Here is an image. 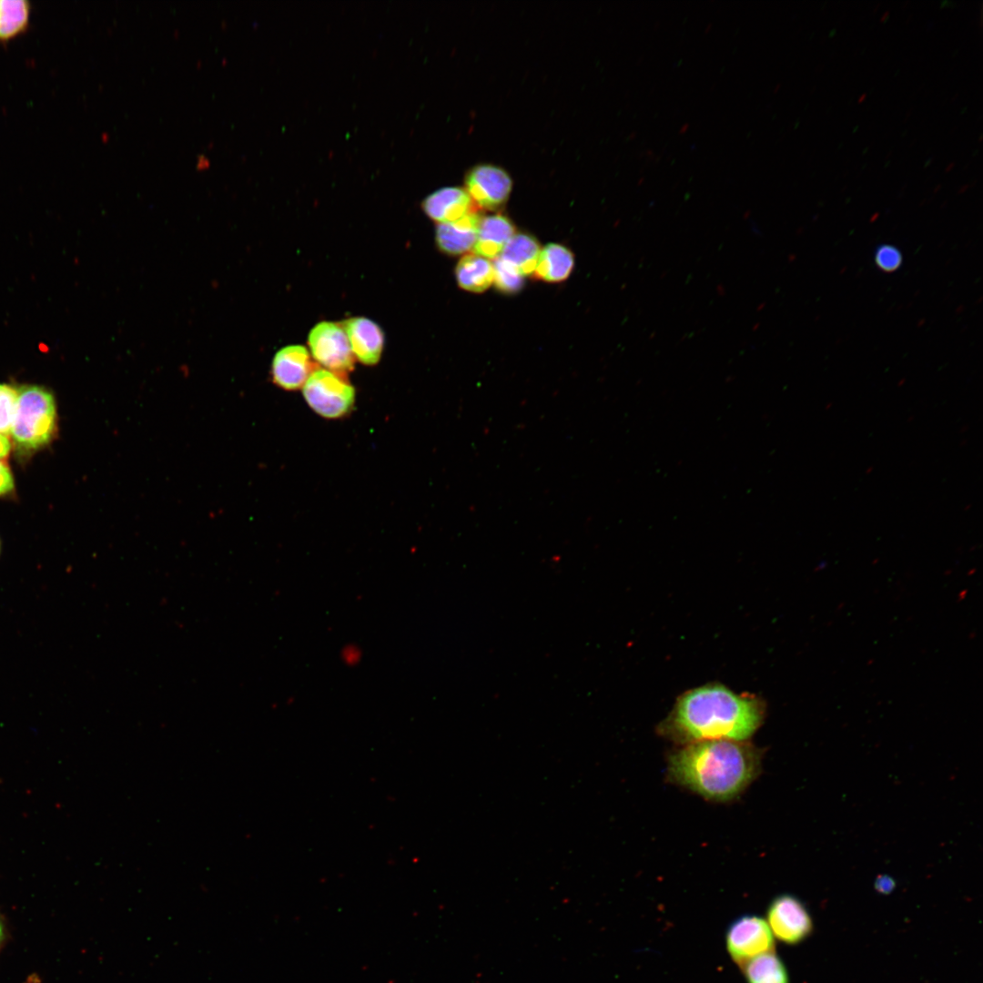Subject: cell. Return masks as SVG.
I'll return each instance as SVG.
<instances>
[{"mask_svg": "<svg viewBox=\"0 0 983 983\" xmlns=\"http://www.w3.org/2000/svg\"><path fill=\"white\" fill-rule=\"evenodd\" d=\"M574 265L572 251L566 247L550 243L540 253L533 276L546 282H560L566 279Z\"/></svg>", "mask_w": 983, "mask_h": 983, "instance_id": "cell-14", "label": "cell"}, {"mask_svg": "<svg viewBox=\"0 0 983 983\" xmlns=\"http://www.w3.org/2000/svg\"><path fill=\"white\" fill-rule=\"evenodd\" d=\"M981 140H982V136L979 137L978 141L980 142Z\"/></svg>", "mask_w": 983, "mask_h": 983, "instance_id": "cell-35", "label": "cell"}, {"mask_svg": "<svg viewBox=\"0 0 983 983\" xmlns=\"http://www.w3.org/2000/svg\"><path fill=\"white\" fill-rule=\"evenodd\" d=\"M540 253L536 238L526 233H515L498 257L525 276L533 273Z\"/></svg>", "mask_w": 983, "mask_h": 983, "instance_id": "cell-16", "label": "cell"}, {"mask_svg": "<svg viewBox=\"0 0 983 983\" xmlns=\"http://www.w3.org/2000/svg\"><path fill=\"white\" fill-rule=\"evenodd\" d=\"M341 325L354 357L365 365L377 364L385 341L381 328L365 317L350 318L341 322Z\"/></svg>", "mask_w": 983, "mask_h": 983, "instance_id": "cell-10", "label": "cell"}, {"mask_svg": "<svg viewBox=\"0 0 983 983\" xmlns=\"http://www.w3.org/2000/svg\"><path fill=\"white\" fill-rule=\"evenodd\" d=\"M958 94H956V95H955V96H953V97L951 98V100H952V101H953V100H956V99H957V97H958Z\"/></svg>", "mask_w": 983, "mask_h": 983, "instance_id": "cell-33", "label": "cell"}, {"mask_svg": "<svg viewBox=\"0 0 983 983\" xmlns=\"http://www.w3.org/2000/svg\"><path fill=\"white\" fill-rule=\"evenodd\" d=\"M780 86H781V84L776 85L775 89L774 92H776L778 90V88L780 87Z\"/></svg>", "mask_w": 983, "mask_h": 983, "instance_id": "cell-32", "label": "cell"}, {"mask_svg": "<svg viewBox=\"0 0 983 983\" xmlns=\"http://www.w3.org/2000/svg\"><path fill=\"white\" fill-rule=\"evenodd\" d=\"M4 937H5V929H4V925L2 923V920L0 918V946H1L2 942H3V940H4Z\"/></svg>", "mask_w": 983, "mask_h": 983, "instance_id": "cell-25", "label": "cell"}, {"mask_svg": "<svg viewBox=\"0 0 983 983\" xmlns=\"http://www.w3.org/2000/svg\"><path fill=\"white\" fill-rule=\"evenodd\" d=\"M308 345L314 360L340 376L354 368L355 357L341 323L321 321L309 333Z\"/></svg>", "mask_w": 983, "mask_h": 983, "instance_id": "cell-5", "label": "cell"}, {"mask_svg": "<svg viewBox=\"0 0 983 983\" xmlns=\"http://www.w3.org/2000/svg\"><path fill=\"white\" fill-rule=\"evenodd\" d=\"M879 5H880V3H877V5L875 6L874 12H876L877 10Z\"/></svg>", "mask_w": 983, "mask_h": 983, "instance_id": "cell-31", "label": "cell"}, {"mask_svg": "<svg viewBox=\"0 0 983 983\" xmlns=\"http://www.w3.org/2000/svg\"><path fill=\"white\" fill-rule=\"evenodd\" d=\"M891 153H892V151H889V152H888V154H887V157H886V159H887V158L888 157H890V156H891Z\"/></svg>", "mask_w": 983, "mask_h": 983, "instance_id": "cell-34", "label": "cell"}, {"mask_svg": "<svg viewBox=\"0 0 983 983\" xmlns=\"http://www.w3.org/2000/svg\"><path fill=\"white\" fill-rule=\"evenodd\" d=\"M493 265V282L505 293H515L523 286V275L512 265L497 257Z\"/></svg>", "mask_w": 983, "mask_h": 983, "instance_id": "cell-19", "label": "cell"}, {"mask_svg": "<svg viewBox=\"0 0 983 983\" xmlns=\"http://www.w3.org/2000/svg\"><path fill=\"white\" fill-rule=\"evenodd\" d=\"M422 209L430 218L441 224L459 220L479 208L464 188L445 187L426 197Z\"/></svg>", "mask_w": 983, "mask_h": 983, "instance_id": "cell-11", "label": "cell"}, {"mask_svg": "<svg viewBox=\"0 0 983 983\" xmlns=\"http://www.w3.org/2000/svg\"><path fill=\"white\" fill-rule=\"evenodd\" d=\"M687 127H688V124H685V125H684V127H682V129H681V133H684V132H685V130H686V128H687Z\"/></svg>", "mask_w": 983, "mask_h": 983, "instance_id": "cell-30", "label": "cell"}, {"mask_svg": "<svg viewBox=\"0 0 983 983\" xmlns=\"http://www.w3.org/2000/svg\"><path fill=\"white\" fill-rule=\"evenodd\" d=\"M316 369L306 347L289 345L275 354L271 362L270 376L277 386L287 390H294L303 386Z\"/></svg>", "mask_w": 983, "mask_h": 983, "instance_id": "cell-9", "label": "cell"}, {"mask_svg": "<svg viewBox=\"0 0 983 983\" xmlns=\"http://www.w3.org/2000/svg\"><path fill=\"white\" fill-rule=\"evenodd\" d=\"M478 210L450 223L438 224L436 243L439 249L451 256L461 255L472 249L481 219Z\"/></svg>", "mask_w": 983, "mask_h": 983, "instance_id": "cell-12", "label": "cell"}, {"mask_svg": "<svg viewBox=\"0 0 983 983\" xmlns=\"http://www.w3.org/2000/svg\"><path fill=\"white\" fill-rule=\"evenodd\" d=\"M56 427V408L52 393L40 386L18 390L11 436L17 448L25 451L48 444Z\"/></svg>", "mask_w": 983, "mask_h": 983, "instance_id": "cell-3", "label": "cell"}, {"mask_svg": "<svg viewBox=\"0 0 983 983\" xmlns=\"http://www.w3.org/2000/svg\"><path fill=\"white\" fill-rule=\"evenodd\" d=\"M465 190L481 209L496 210L509 198L512 180L501 167L481 163L470 168L464 178Z\"/></svg>", "mask_w": 983, "mask_h": 983, "instance_id": "cell-7", "label": "cell"}, {"mask_svg": "<svg viewBox=\"0 0 983 983\" xmlns=\"http://www.w3.org/2000/svg\"><path fill=\"white\" fill-rule=\"evenodd\" d=\"M514 234L515 227L506 216L494 214L481 217L472 250L486 258H496Z\"/></svg>", "mask_w": 983, "mask_h": 983, "instance_id": "cell-13", "label": "cell"}, {"mask_svg": "<svg viewBox=\"0 0 983 983\" xmlns=\"http://www.w3.org/2000/svg\"><path fill=\"white\" fill-rule=\"evenodd\" d=\"M893 887H894V883H893V881H889L888 879H886V880H884V879H881V881H877V888H878V889H879V890H880L881 892H886V893H887V892H889V891H890V889H891V888H892Z\"/></svg>", "mask_w": 983, "mask_h": 983, "instance_id": "cell-24", "label": "cell"}, {"mask_svg": "<svg viewBox=\"0 0 983 983\" xmlns=\"http://www.w3.org/2000/svg\"><path fill=\"white\" fill-rule=\"evenodd\" d=\"M458 285L464 290L482 292L493 282V265L477 254L463 256L455 269Z\"/></svg>", "mask_w": 983, "mask_h": 983, "instance_id": "cell-15", "label": "cell"}, {"mask_svg": "<svg viewBox=\"0 0 983 983\" xmlns=\"http://www.w3.org/2000/svg\"><path fill=\"white\" fill-rule=\"evenodd\" d=\"M14 490V479L9 467L0 461V496Z\"/></svg>", "mask_w": 983, "mask_h": 983, "instance_id": "cell-22", "label": "cell"}, {"mask_svg": "<svg viewBox=\"0 0 983 983\" xmlns=\"http://www.w3.org/2000/svg\"><path fill=\"white\" fill-rule=\"evenodd\" d=\"M726 946L731 958L741 968L752 958L775 949L767 922L756 916H744L732 923L726 933Z\"/></svg>", "mask_w": 983, "mask_h": 983, "instance_id": "cell-6", "label": "cell"}, {"mask_svg": "<svg viewBox=\"0 0 983 983\" xmlns=\"http://www.w3.org/2000/svg\"><path fill=\"white\" fill-rule=\"evenodd\" d=\"M866 93H863L858 98V103H862L866 99Z\"/></svg>", "mask_w": 983, "mask_h": 983, "instance_id": "cell-28", "label": "cell"}, {"mask_svg": "<svg viewBox=\"0 0 983 983\" xmlns=\"http://www.w3.org/2000/svg\"><path fill=\"white\" fill-rule=\"evenodd\" d=\"M743 970L748 983H789L785 967L774 952L752 958Z\"/></svg>", "mask_w": 983, "mask_h": 983, "instance_id": "cell-17", "label": "cell"}, {"mask_svg": "<svg viewBox=\"0 0 983 983\" xmlns=\"http://www.w3.org/2000/svg\"><path fill=\"white\" fill-rule=\"evenodd\" d=\"M761 751L745 741L711 739L684 745L668 758L671 781L705 799L740 795L761 770Z\"/></svg>", "mask_w": 983, "mask_h": 983, "instance_id": "cell-2", "label": "cell"}, {"mask_svg": "<svg viewBox=\"0 0 983 983\" xmlns=\"http://www.w3.org/2000/svg\"><path fill=\"white\" fill-rule=\"evenodd\" d=\"M765 711L764 703L753 695L709 684L679 697L658 730L682 745L711 739L745 741L762 725Z\"/></svg>", "mask_w": 983, "mask_h": 983, "instance_id": "cell-1", "label": "cell"}, {"mask_svg": "<svg viewBox=\"0 0 983 983\" xmlns=\"http://www.w3.org/2000/svg\"><path fill=\"white\" fill-rule=\"evenodd\" d=\"M303 395L319 415L335 419L348 414L355 400L354 388L346 377L317 368L303 385Z\"/></svg>", "mask_w": 983, "mask_h": 983, "instance_id": "cell-4", "label": "cell"}, {"mask_svg": "<svg viewBox=\"0 0 983 983\" xmlns=\"http://www.w3.org/2000/svg\"><path fill=\"white\" fill-rule=\"evenodd\" d=\"M18 390L0 384V433L10 434L16 408Z\"/></svg>", "mask_w": 983, "mask_h": 983, "instance_id": "cell-20", "label": "cell"}, {"mask_svg": "<svg viewBox=\"0 0 983 983\" xmlns=\"http://www.w3.org/2000/svg\"><path fill=\"white\" fill-rule=\"evenodd\" d=\"M889 17V10H887L881 16L880 21L885 22Z\"/></svg>", "mask_w": 983, "mask_h": 983, "instance_id": "cell-26", "label": "cell"}, {"mask_svg": "<svg viewBox=\"0 0 983 983\" xmlns=\"http://www.w3.org/2000/svg\"><path fill=\"white\" fill-rule=\"evenodd\" d=\"M954 166H955V162H951V163H949V164H948V166L946 167L945 172H948V171H950V170H951V169H952V168L954 167Z\"/></svg>", "mask_w": 983, "mask_h": 983, "instance_id": "cell-27", "label": "cell"}, {"mask_svg": "<svg viewBox=\"0 0 983 983\" xmlns=\"http://www.w3.org/2000/svg\"><path fill=\"white\" fill-rule=\"evenodd\" d=\"M767 924L780 941L794 945L806 938L813 930V921L804 904L790 895L775 898L767 910Z\"/></svg>", "mask_w": 983, "mask_h": 983, "instance_id": "cell-8", "label": "cell"}, {"mask_svg": "<svg viewBox=\"0 0 983 983\" xmlns=\"http://www.w3.org/2000/svg\"><path fill=\"white\" fill-rule=\"evenodd\" d=\"M911 113H912V108H910V109H909V110L907 111V113L906 114V118L904 119V122H906V121H907V120L908 119V117H909V115H911Z\"/></svg>", "mask_w": 983, "mask_h": 983, "instance_id": "cell-29", "label": "cell"}, {"mask_svg": "<svg viewBox=\"0 0 983 983\" xmlns=\"http://www.w3.org/2000/svg\"><path fill=\"white\" fill-rule=\"evenodd\" d=\"M11 450V443L9 440L0 433V459L5 458Z\"/></svg>", "mask_w": 983, "mask_h": 983, "instance_id": "cell-23", "label": "cell"}, {"mask_svg": "<svg viewBox=\"0 0 983 983\" xmlns=\"http://www.w3.org/2000/svg\"><path fill=\"white\" fill-rule=\"evenodd\" d=\"M874 261L880 270L891 273L901 267L903 257L897 247L890 244H882L875 250Z\"/></svg>", "mask_w": 983, "mask_h": 983, "instance_id": "cell-21", "label": "cell"}, {"mask_svg": "<svg viewBox=\"0 0 983 983\" xmlns=\"http://www.w3.org/2000/svg\"><path fill=\"white\" fill-rule=\"evenodd\" d=\"M30 4L25 0H0V41L21 34L29 22Z\"/></svg>", "mask_w": 983, "mask_h": 983, "instance_id": "cell-18", "label": "cell"}]
</instances>
